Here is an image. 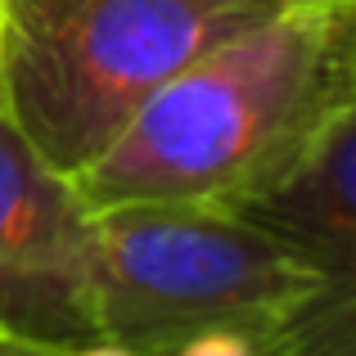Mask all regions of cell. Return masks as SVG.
Instances as JSON below:
<instances>
[{"instance_id":"6da1fadb","label":"cell","mask_w":356,"mask_h":356,"mask_svg":"<svg viewBox=\"0 0 356 356\" xmlns=\"http://www.w3.org/2000/svg\"><path fill=\"white\" fill-rule=\"evenodd\" d=\"M356 104V0H293L194 54L72 176L90 212L239 203L280 185Z\"/></svg>"},{"instance_id":"3957f363","label":"cell","mask_w":356,"mask_h":356,"mask_svg":"<svg viewBox=\"0 0 356 356\" xmlns=\"http://www.w3.org/2000/svg\"><path fill=\"white\" fill-rule=\"evenodd\" d=\"M307 284L302 261L230 208L118 203L90 212L81 270L90 339L140 356H163L208 330L266 339Z\"/></svg>"},{"instance_id":"5b68a950","label":"cell","mask_w":356,"mask_h":356,"mask_svg":"<svg viewBox=\"0 0 356 356\" xmlns=\"http://www.w3.org/2000/svg\"><path fill=\"white\" fill-rule=\"evenodd\" d=\"M90 208L0 104V275L81 284Z\"/></svg>"},{"instance_id":"277c9868","label":"cell","mask_w":356,"mask_h":356,"mask_svg":"<svg viewBox=\"0 0 356 356\" xmlns=\"http://www.w3.org/2000/svg\"><path fill=\"white\" fill-rule=\"evenodd\" d=\"M307 266V293L261 339L266 356H356V104L266 194L239 203Z\"/></svg>"},{"instance_id":"8992f818","label":"cell","mask_w":356,"mask_h":356,"mask_svg":"<svg viewBox=\"0 0 356 356\" xmlns=\"http://www.w3.org/2000/svg\"><path fill=\"white\" fill-rule=\"evenodd\" d=\"M163 356H266L257 334H243V330H208V334H194V339L176 343L172 352Z\"/></svg>"},{"instance_id":"52a82bcc","label":"cell","mask_w":356,"mask_h":356,"mask_svg":"<svg viewBox=\"0 0 356 356\" xmlns=\"http://www.w3.org/2000/svg\"><path fill=\"white\" fill-rule=\"evenodd\" d=\"M284 5H293V0H284Z\"/></svg>"},{"instance_id":"7a4b0ae2","label":"cell","mask_w":356,"mask_h":356,"mask_svg":"<svg viewBox=\"0 0 356 356\" xmlns=\"http://www.w3.org/2000/svg\"><path fill=\"white\" fill-rule=\"evenodd\" d=\"M284 0H0V104L77 176L194 54Z\"/></svg>"}]
</instances>
